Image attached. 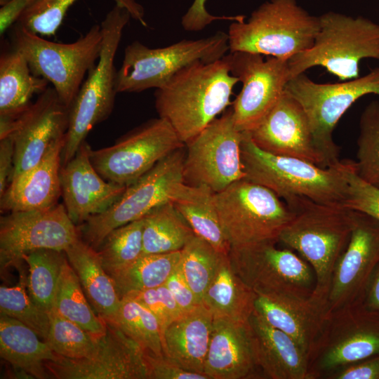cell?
Masks as SVG:
<instances>
[{
  "label": "cell",
  "mask_w": 379,
  "mask_h": 379,
  "mask_svg": "<svg viewBox=\"0 0 379 379\" xmlns=\"http://www.w3.org/2000/svg\"><path fill=\"white\" fill-rule=\"evenodd\" d=\"M237 82L224 58L197 62L157 89L159 117L166 120L186 145L231 104Z\"/></svg>",
  "instance_id": "cell-1"
},
{
  "label": "cell",
  "mask_w": 379,
  "mask_h": 379,
  "mask_svg": "<svg viewBox=\"0 0 379 379\" xmlns=\"http://www.w3.org/2000/svg\"><path fill=\"white\" fill-rule=\"evenodd\" d=\"M288 207L294 216L279 242L297 251L312 267L316 283L310 298L326 307L335 267L350 241L353 212L342 204L305 199Z\"/></svg>",
  "instance_id": "cell-2"
},
{
  "label": "cell",
  "mask_w": 379,
  "mask_h": 379,
  "mask_svg": "<svg viewBox=\"0 0 379 379\" xmlns=\"http://www.w3.org/2000/svg\"><path fill=\"white\" fill-rule=\"evenodd\" d=\"M241 159L245 178L264 186L288 206L302 199L343 205L347 189L345 161L324 168L298 158L265 152L242 132Z\"/></svg>",
  "instance_id": "cell-3"
},
{
  "label": "cell",
  "mask_w": 379,
  "mask_h": 379,
  "mask_svg": "<svg viewBox=\"0 0 379 379\" xmlns=\"http://www.w3.org/2000/svg\"><path fill=\"white\" fill-rule=\"evenodd\" d=\"M131 18L126 8L115 4L100 24L102 41L100 56L69 107L61 166L74 157L92 128L106 120L113 110L117 93L114 58Z\"/></svg>",
  "instance_id": "cell-4"
},
{
  "label": "cell",
  "mask_w": 379,
  "mask_h": 379,
  "mask_svg": "<svg viewBox=\"0 0 379 379\" xmlns=\"http://www.w3.org/2000/svg\"><path fill=\"white\" fill-rule=\"evenodd\" d=\"M320 27L296 0H269L245 21H233L228 29L229 52L246 51L289 60L310 49Z\"/></svg>",
  "instance_id": "cell-5"
},
{
  "label": "cell",
  "mask_w": 379,
  "mask_h": 379,
  "mask_svg": "<svg viewBox=\"0 0 379 379\" xmlns=\"http://www.w3.org/2000/svg\"><path fill=\"white\" fill-rule=\"evenodd\" d=\"M319 20L313 46L288 60L291 78L321 66L342 81L351 80L359 77L361 60H379V24L333 11L320 15Z\"/></svg>",
  "instance_id": "cell-6"
},
{
  "label": "cell",
  "mask_w": 379,
  "mask_h": 379,
  "mask_svg": "<svg viewBox=\"0 0 379 379\" xmlns=\"http://www.w3.org/2000/svg\"><path fill=\"white\" fill-rule=\"evenodd\" d=\"M11 46L21 53L31 72L52 84L60 100L69 107L86 73L100 56L102 34L100 25L73 43L51 41L15 22L9 29Z\"/></svg>",
  "instance_id": "cell-7"
},
{
  "label": "cell",
  "mask_w": 379,
  "mask_h": 379,
  "mask_svg": "<svg viewBox=\"0 0 379 379\" xmlns=\"http://www.w3.org/2000/svg\"><path fill=\"white\" fill-rule=\"evenodd\" d=\"M230 51L227 33L218 31L199 39H183L170 46L150 48L138 41L124 50L116 76L117 93H140L161 88L176 74L197 62H211Z\"/></svg>",
  "instance_id": "cell-8"
},
{
  "label": "cell",
  "mask_w": 379,
  "mask_h": 379,
  "mask_svg": "<svg viewBox=\"0 0 379 379\" xmlns=\"http://www.w3.org/2000/svg\"><path fill=\"white\" fill-rule=\"evenodd\" d=\"M225 237L232 248L279 242L294 212L268 188L246 178L215 193Z\"/></svg>",
  "instance_id": "cell-9"
},
{
  "label": "cell",
  "mask_w": 379,
  "mask_h": 379,
  "mask_svg": "<svg viewBox=\"0 0 379 379\" xmlns=\"http://www.w3.org/2000/svg\"><path fill=\"white\" fill-rule=\"evenodd\" d=\"M185 147L174 151L128 185L107 211L78 225L80 238L97 250L114 229L142 218L153 208L171 201L177 185L185 182Z\"/></svg>",
  "instance_id": "cell-10"
},
{
  "label": "cell",
  "mask_w": 379,
  "mask_h": 379,
  "mask_svg": "<svg viewBox=\"0 0 379 379\" xmlns=\"http://www.w3.org/2000/svg\"><path fill=\"white\" fill-rule=\"evenodd\" d=\"M302 106L318 147L332 165L338 164L339 149L333 140L337 123L358 99L367 94L379 97V67L357 79L335 84H318L305 72L291 78L285 86Z\"/></svg>",
  "instance_id": "cell-11"
},
{
  "label": "cell",
  "mask_w": 379,
  "mask_h": 379,
  "mask_svg": "<svg viewBox=\"0 0 379 379\" xmlns=\"http://www.w3.org/2000/svg\"><path fill=\"white\" fill-rule=\"evenodd\" d=\"M185 144L162 118L150 119L119 138L112 145L90 149V159L107 181L128 186L159 161Z\"/></svg>",
  "instance_id": "cell-12"
},
{
  "label": "cell",
  "mask_w": 379,
  "mask_h": 379,
  "mask_svg": "<svg viewBox=\"0 0 379 379\" xmlns=\"http://www.w3.org/2000/svg\"><path fill=\"white\" fill-rule=\"evenodd\" d=\"M277 243L230 248L234 271L256 294L310 298L316 283L312 267L290 248H278Z\"/></svg>",
  "instance_id": "cell-13"
},
{
  "label": "cell",
  "mask_w": 379,
  "mask_h": 379,
  "mask_svg": "<svg viewBox=\"0 0 379 379\" xmlns=\"http://www.w3.org/2000/svg\"><path fill=\"white\" fill-rule=\"evenodd\" d=\"M241 140L230 109L185 145V182L204 185L218 193L244 179Z\"/></svg>",
  "instance_id": "cell-14"
},
{
  "label": "cell",
  "mask_w": 379,
  "mask_h": 379,
  "mask_svg": "<svg viewBox=\"0 0 379 379\" xmlns=\"http://www.w3.org/2000/svg\"><path fill=\"white\" fill-rule=\"evenodd\" d=\"M379 354V313L362 305L333 314L309 358L310 379Z\"/></svg>",
  "instance_id": "cell-15"
},
{
  "label": "cell",
  "mask_w": 379,
  "mask_h": 379,
  "mask_svg": "<svg viewBox=\"0 0 379 379\" xmlns=\"http://www.w3.org/2000/svg\"><path fill=\"white\" fill-rule=\"evenodd\" d=\"M246 52H229L223 58L230 73L242 88L232 102L236 128L250 132L256 128L279 100L290 79L288 60Z\"/></svg>",
  "instance_id": "cell-16"
},
{
  "label": "cell",
  "mask_w": 379,
  "mask_h": 379,
  "mask_svg": "<svg viewBox=\"0 0 379 379\" xmlns=\"http://www.w3.org/2000/svg\"><path fill=\"white\" fill-rule=\"evenodd\" d=\"M80 238L63 204L51 208L6 213L0 218L1 272L18 268L25 254L39 249L65 250Z\"/></svg>",
  "instance_id": "cell-17"
},
{
  "label": "cell",
  "mask_w": 379,
  "mask_h": 379,
  "mask_svg": "<svg viewBox=\"0 0 379 379\" xmlns=\"http://www.w3.org/2000/svg\"><path fill=\"white\" fill-rule=\"evenodd\" d=\"M352 212L350 241L335 267L326 300L328 319L338 311L362 305L379 264V222L365 213Z\"/></svg>",
  "instance_id": "cell-18"
},
{
  "label": "cell",
  "mask_w": 379,
  "mask_h": 379,
  "mask_svg": "<svg viewBox=\"0 0 379 379\" xmlns=\"http://www.w3.org/2000/svg\"><path fill=\"white\" fill-rule=\"evenodd\" d=\"M106 321L89 356L69 359L58 356L46 362L51 376L59 379H149L145 352L117 326Z\"/></svg>",
  "instance_id": "cell-19"
},
{
  "label": "cell",
  "mask_w": 379,
  "mask_h": 379,
  "mask_svg": "<svg viewBox=\"0 0 379 379\" xmlns=\"http://www.w3.org/2000/svg\"><path fill=\"white\" fill-rule=\"evenodd\" d=\"M68 124L69 107L53 86L39 95L18 118L0 124V138L11 135L14 142L11 180L39 163L51 145L65 135Z\"/></svg>",
  "instance_id": "cell-20"
},
{
  "label": "cell",
  "mask_w": 379,
  "mask_h": 379,
  "mask_svg": "<svg viewBox=\"0 0 379 379\" xmlns=\"http://www.w3.org/2000/svg\"><path fill=\"white\" fill-rule=\"evenodd\" d=\"M248 133L254 143L269 153L324 168L334 166L317 145L303 108L285 90L262 122Z\"/></svg>",
  "instance_id": "cell-21"
},
{
  "label": "cell",
  "mask_w": 379,
  "mask_h": 379,
  "mask_svg": "<svg viewBox=\"0 0 379 379\" xmlns=\"http://www.w3.org/2000/svg\"><path fill=\"white\" fill-rule=\"evenodd\" d=\"M90 149L84 141L60 171L63 205L77 226L107 211L126 188L107 181L98 173L91 163Z\"/></svg>",
  "instance_id": "cell-22"
},
{
  "label": "cell",
  "mask_w": 379,
  "mask_h": 379,
  "mask_svg": "<svg viewBox=\"0 0 379 379\" xmlns=\"http://www.w3.org/2000/svg\"><path fill=\"white\" fill-rule=\"evenodd\" d=\"M65 135L32 168L13 178L0 196L1 213L51 208L61 197L60 171Z\"/></svg>",
  "instance_id": "cell-23"
},
{
  "label": "cell",
  "mask_w": 379,
  "mask_h": 379,
  "mask_svg": "<svg viewBox=\"0 0 379 379\" xmlns=\"http://www.w3.org/2000/svg\"><path fill=\"white\" fill-rule=\"evenodd\" d=\"M255 311L271 326L291 337L308 358L328 319L325 306L310 297L257 294Z\"/></svg>",
  "instance_id": "cell-24"
},
{
  "label": "cell",
  "mask_w": 379,
  "mask_h": 379,
  "mask_svg": "<svg viewBox=\"0 0 379 379\" xmlns=\"http://www.w3.org/2000/svg\"><path fill=\"white\" fill-rule=\"evenodd\" d=\"M257 369L248 322L213 319L204 373L210 379H245Z\"/></svg>",
  "instance_id": "cell-25"
},
{
  "label": "cell",
  "mask_w": 379,
  "mask_h": 379,
  "mask_svg": "<svg viewBox=\"0 0 379 379\" xmlns=\"http://www.w3.org/2000/svg\"><path fill=\"white\" fill-rule=\"evenodd\" d=\"M256 364L271 379H310L309 358L288 334L256 311L248 319Z\"/></svg>",
  "instance_id": "cell-26"
},
{
  "label": "cell",
  "mask_w": 379,
  "mask_h": 379,
  "mask_svg": "<svg viewBox=\"0 0 379 379\" xmlns=\"http://www.w3.org/2000/svg\"><path fill=\"white\" fill-rule=\"evenodd\" d=\"M213 321V315L202 303L182 313L163 333L164 355L185 369L204 373Z\"/></svg>",
  "instance_id": "cell-27"
},
{
  "label": "cell",
  "mask_w": 379,
  "mask_h": 379,
  "mask_svg": "<svg viewBox=\"0 0 379 379\" xmlns=\"http://www.w3.org/2000/svg\"><path fill=\"white\" fill-rule=\"evenodd\" d=\"M21 321L0 315V355L20 374L34 378H48L46 362L58 357L48 345Z\"/></svg>",
  "instance_id": "cell-28"
},
{
  "label": "cell",
  "mask_w": 379,
  "mask_h": 379,
  "mask_svg": "<svg viewBox=\"0 0 379 379\" xmlns=\"http://www.w3.org/2000/svg\"><path fill=\"white\" fill-rule=\"evenodd\" d=\"M65 253L93 310L105 321H111L118 310L121 298L97 251L79 238Z\"/></svg>",
  "instance_id": "cell-29"
},
{
  "label": "cell",
  "mask_w": 379,
  "mask_h": 379,
  "mask_svg": "<svg viewBox=\"0 0 379 379\" xmlns=\"http://www.w3.org/2000/svg\"><path fill=\"white\" fill-rule=\"evenodd\" d=\"M49 82L31 72L24 55L11 46L0 55V121H11L33 103Z\"/></svg>",
  "instance_id": "cell-30"
},
{
  "label": "cell",
  "mask_w": 379,
  "mask_h": 379,
  "mask_svg": "<svg viewBox=\"0 0 379 379\" xmlns=\"http://www.w3.org/2000/svg\"><path fill=\"white\" fill-rule=\"evenodd\" d=\"M171 201L194 234L221 253L229 254L230 245L222 229L215 203V192L208 187L180 182Z\"/></svg>",
  "instance_id": "cell-31"
},
{
  "label": "cell",
  "mask_w": 379,
  "mask_h": 379,
  "mask_svg": "<svg viewBox=\"0 0 379 379\" xmlns=\"http://www.w3.org/2000/svg\"><path fill=\"white\" fill-rule=\"evenodd\" d=\"M256 295L234 271L229 254H225L201 303L213 319L247 322L255 310Z\"/></svg>",
  "instance_id": "cell-32"
},
{
  "label": "cell",
  "mask_w": 379,
  "mask_h": 379,
  "mask_svg": "<svg viewBox=\"0 0 379 379\" xmlns=\"http://www.w3.org/2000/svg\"><path fill=\"white\" fill-rule=\"evenodd\" d=\"M142 220L143 254L181 251L195 234L171 201L153 208Z\"/></svg>",
  "instance_id": "cell-33"
},
{
  "label": "cell",
  "mask_w": 379,
  "mask_h": 379,
  "mask_svg": "<svg viewBox=\"0 0 379 379\" xmlns=\"http://www.w3.org/2000/svg\"><path fill=\"white\" fill-rule=\"evenodd\" d=\"M53 310L95 337H100L106 331V321L88 302L67 256L62 264Z\"/></svg>",
  "instance_id": "cell-34"
},
{
  "label": "cell",
  "mask_w": 379,
  "mask_h": 379,
  "mask_svg": "<svg viewBox=\"0 0 379 379\" xmlns=\"http://www.w3.org/2000/svg\"><path fill=\"white\" fill-rule=\"evenodd\" d=\"M181 251L161 254H142L112 278L119 297L164 285L178 266Z\"/></svg>",
  "instance_id": "cell-35"
},
{
  "label": "cell",
  "mask_w": 379,
  "mask_h": 379,
  "mask_svg": "<svg viewBox=\"0 0 379 379\" xmlns=\"http://www.w3.org/2000/svg\"><path fill=\"white\" fill-rule=\"evenodd\" d=\"M66 258L64 251L39 249L22 256L28 266L27 288L33 302L49 313L53 308L55 296Z\"/></svg>",
  "instance_id": "cell-36"
},
{
  "label": "cell",
  "mask_w": 379,
  "mask_h": 379,
  "mask_svg": "<svg viewBox=\"0 0 379 379\" xmlns=\"http://www.w3.org/2000/svg\"><path fill=\"white\" fill-rule=\"evenodd\" d=\"M77 0H37L16 22L40 36H52L61 25L68 9ZM126 8L131 18L147 27L143 6L135 0H114Z\"/></svg>",
  "instance_id": "cell-37"
},
{
  "label": "cell",
  "mask_w": 379,
  "mask_h": 379,
  "mask_svg": "<svg viewBox=\"0 0 379 379\" xmlns=\"http://www.w3.org/2000/svg\"><path fill=\"white\" fill-rule=\"evenodd\" d=\"M109 321L138 343L147 353L164 355L162 333L156 317L143 305L130 297L121 298Z\"/></svg>",
  "instance_id": "cell-38"
},
{
  "label": "cell",
  "mask_w": 379,
  "mask_h": 379,
  "mask_svg": "<svg viewBox=\"0 0 379 379\" xmlns=\"http://www.w3.org/2000/svg\"><path fill=\"white\" fill-rule=\"evenodd\" d=\"M143 220H134L110 232L97 248L102 265L113 277L143 254Z\"/></svg>",
  "instance_id": "cell-39"
},
{
  "label": "cell",
  "mask_w": 379,
  "mask_h": 379,
  "mask_svg": "<svg viewBox=\"0 0 379 379\" xmlns=\"http://www.w3.org/2000/svg\"><path fill=\"white\" fill-rule=\"evenodd\" d=\"M225 254L196 234L181 250L180 267L201 302Z\"/></svg>",
  "instance_id": "cell-40"
},
{
  "label": "cell",
  "mask_w": 379,
  "mask_h": 379,
  "mask_svg": "<svg viewBox=\"0 0 379 379\" xmlns=\"http://www.w3.org/2000/svg\"><path fill=\"white\" fill-rule=\"evenodd\" d=\"M19 280L12 287L1 286L0 312L33 329L46 341L49 328V314L36 305L26 291L27 277L22 265L18 267Z\"/></svg>",
  "instance_id": "cell-41"
},
{
  "label": "cell",
  "mask_w": 379,
  "mask_h": 379,
  "mask_svg": "<svg viewBox=\"0 0 379 379\" xmlns=\"http://www.w3.org/2000/svg\"><path fill=\"white\" fill-rule=\"evenodd\" d=\"M354 166L363 180L379 189V100L370 102L361 115Z\"/></svg>",
  "instance_id": "cell-42"
},
{
  "label": "cell",
  "mask_w": 379,
  "mask_h": 379,
  "mask_svg": "<svg viewBox=\"0 0 379 379\" xmlns=\"http://www.w3.org/2000/svg\"><path fill=\"white\" fill-rule=\"evenodd\" d=\"M48 314L50 323L45 342L54 353L66 358L80 359L89 356L95 350L98 337L53 310Z\"/></svg>",
  "instance_id": "cell-43"
},
{
  "label": "cell",
  "mask_w": 379,
  "mask_h": 379,
  "mask_svg": "<svg viewBox=\"0 0 379 379\" xmlns=\"http://www.w3.org/2000/svg\"><path fill=\"white\" fill-rule=\"evenodd\" d=\"M345 174L347 189L343 206L365 213L379 222V189L357 174L354 161H345Z\"/></svg>",
  "instance_id": "cell-44"
},
{
  "label": "cell",
  "mask_w": 379,
  "mask_h": 379,
  "mask_svg": "<svg viewBox=\"0 0 379 379\" xmlns=\"http://www.w3.org/2000/svg\"><path fill=\"white\" fill-rule=\"evenodd\" d=\"M124 296L138 301L156 317L162 335L166 327L182 314L165 284L156 288L131 292Z\"/></svg>",
  "instance_id": "cell-45"
},
{
  "label": "cell",
  "mask_w": 379,
  "mask_h": 379,
  "mask_svg": "<svg viewBox=\"0 0 379 379\" xmlns=\"http://www.w3.org/2000/svg\"><path fill=\"white\" fill-rule=\"evenodd\" d=\"M149 379H210L201 373L188 371L166 355L157 356L145 352Z\"/></svg>",
  "instance_id": "cell-46"
},
{
  "label": "cell",
  "mask_w": 379,
  "mask_h": 379,
  "mask_svg": "<svg viewBox=\"0 0 379 379\" xmlns=\"http://www.w3.org/2000/svg\"><path fill=\"white\" fill-rule=\"evenodd\" d=\"M206 0H194L181 20L183 29L187 32H199L216 20L241 21L243 15L216 16L209 13L206 8Z\"/></svg>",
  "instance_id": "cell-47"
},
{
  "label": "cell",
  "mask_w": 379,
  "mask_h": 379,
  "mask_svg": "<svg viewBox=\"0 0 379 379\" xmlns=\"http://www.w3.org/2000/svg\"><path fill=\"white\" fill-rule=\"evenodd\" d=\"M165 285L171 293L182 313L189 312L201 302L185 279L180 263L166 281Z\"/></svg>",
  "instance_id": "cell-48"
},
{
  "label": "cell",
  "mask_w": 379,
  "mask_h": 379,
  "mask_svg": "<svg viewBox=\"0 0 379 379\" xmlns=\"http://www.w3.org/2000/svg\"><path fill=\"white\" fill-rule=\"evenodd\" d=\"M328 376L331 379H379V354L345 366Z\"/></svg>",
  "instance_id": "cell-49"
},
{
  "label": "cell",
  "mask_w": 379,
  "mask_h": 379,
  "mask_svg": "<svg viewBox=\"0 0 379 379\" xmlns=\"http://www.w3.org/2000/svg\"><path fill=\"white\" fill-rule=\"evenodd\" d=\"M14 142L11 135L0 138V196L11 180L14 168Z\"/></svg>",
  "instance_id": "cell-50"
},
{
  "label": "cell",
  "mask_w": 379,
  "mask_h": 379,
  "mask_svg": "<svg viewBox=\"0 0 379 379\" xmlns=\"http://www.w3.org/2000/svg\"><path fill=\"white\" fill-rule=\"evenodd\" d=\"M37 0H11L0 8V35L4 34L18 21L20 15Z\"/></svg>",
  "instance_id": "cell-51"
},
{
  "label": "cell",
  "mask_w": 379,
  "mask_h": 379,
  "mask_svg": "<svg viewBox=\"0 0 379 379\" xmlns=\"http://www.w3.org/2000/svg\"><path fill=\"white\" fill-rule=\"evenodd\" d=\"M362 305L379 313V264L370 280Z\"/></svg>",
  "instance_id": "cell-52"
},
{
  "label": "cell",
  "mask_w": 379,
  "mask_h": 379,
  "mask_svg": "<svg viewBox=\"0 0 379 379\" xmlns=\"http://www.w3.org/2000/svg\"><path fill=\"white\" fill-rule=\"evenodd\" d=\"M11 0H0V4L1 6H5L6 4H8Z\"/></svg>",
  "instance_id": "cell-53"
}]
</instances>
